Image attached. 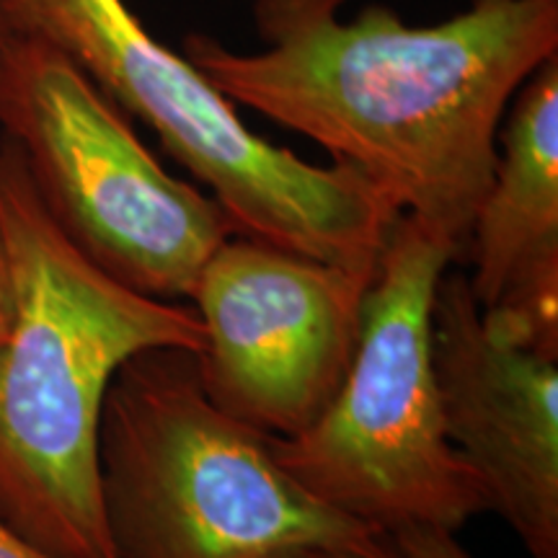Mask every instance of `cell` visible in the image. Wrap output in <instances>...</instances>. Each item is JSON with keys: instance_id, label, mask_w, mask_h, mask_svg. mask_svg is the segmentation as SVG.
Returning a JSON list of instances; mask_svg holds the SVG:
<instances>
[{"instance_id": "6da1fadb", "label": "cell", "mask_w": 558, "mask_h": 558, "mask_svg": "<svg viewBox=\"0 0 558 558\" xmlns=\"http://www.w3.org/2000/svg\"><path fill=\"white\" fill-rule=\"evenodd\" d=\"M251 0L259 52L207 34L184 58L235 107L313 140L465 254L509 101L558 54V0H478L432 26L388 5Z\"/></svg>"}, {"instance_id": "7a4b0ae2", "label": "cell", "mask_w": 558, "mask_h": 558, "mask_svg": "<svg viewBox=\"0 0 558 558\" xmlns=\"http://www.w3.org/2000/svg\"><path fill=\"white\" fill-rule=\"evenodd\" d=\"M0 235L13 282L0 341V518L54 558H117L99 465L109 386L145 349L199 352L202 320L192 305L143 295L86 259L5 140Z\"/></svg>"}, {"instance_id": "3957f363", "label": "cell", "mask_w": 558, "mask_h": 558, "mask_svg": "<svg viewBox=\"0 0 558 558\" xmlns=\"http://www.w3.org/2000/svg\"><path fill=\"white\" fill-rule=\"evenodd\" d=\"M0 37L41 41L73 60L130 120L156 132L235 235L373 277L401 209L352 166L308 163L256 135L128 0H0Z\"/></svg>"}, {"instance_id": "277c9868", "label": "cell", "mask_w": 558, "mask_h": 558, "mask_svg": "<svg viewBox=\"0 0 558 558\" xmlns=\"http://www.w3.org/2000/svg\"><path fill=\"white\" fill-rule=\"evenodd\" d=\"M99 465L117 558H282L386 538L305 492L275 437L215 407L190 349H145L117 369Z\"/></svg>"}, {"instance_id": "5b68a950", "label": "cell", "mask_w": 558, "mask_h": 558, "mask_svg": "<svg viewBox=\"0 0 558 558\" xmlns=\"http://www.w3.org/2000/svg\"><path fill=\"white\" fill-rule=\"evenodd\" d=\"M458 259L456 243L401 213L367 284L344 383L308 429L275 437L279 463L305 492L383 535L403 525L458 533L488 512L445 429L435 375L432 308Z\"/></svg>"}, {"instance_id": "8992f818", "label": "cell", "mask_w": 558, "mask_h": 558, "mask_svg": "<svg viewBox=\"0 0 558 558\" xmlns=\"http://www.w3.org/2000/svg\"><path fill=\"white\" fill-rule=\"evenodd\" d=\"M0 140L70 243L143 295L192 300L205 262L235 235L218 202L166 171L130 117L50 45L0 37Z\"/></svg>"}, {"instance_id": "52a82bcc", "label": "cell", "mask_w": 558, "mask_h": 558, "mask_svg": "<svg viewBox=\"0 0 558 558\" xmlns=\"http://www.w3.org/2000/svg\"><path fill=\"white\" fill-rule=\"evenodd\" d=\"M369 279L271 243L230 235L192 292L209 401L271 437H295L347 378Z\"/></svg>"}, {"instance_id": "ba28073f", "label": "cell", "mask_w": 558, "mask_h": 558, "mask_svg": "<svg viewBox=\"0 0 558 558\" xmlns=\"http://www.w3.org/2000/svg\"><path fill=\"white\" fill-rule=\"evenodd\" d=\"M432 347L445 429L488 512L530 558H558V360L488 329L463 271L439 279Z\"/></svg>"}, {"instance_id": "9c48e42d", "label": "cell", "mask_w": 558, "mask_h": 558, "mask_svg": "<svg viewBox=\"0 0 558 558\" xmlns=\"http://www.w3.org/2000/svg\"><path fill=\"white\" fill-rule=\"evenodd\" d=\"M465 254L488 329L558 360V54L509 101Z\"/></svg>"}, {"instance_id": "30bf717a", "label": "cell", "mask_w": 558, "mask_h": 558, "mask_svg": "<svg viewBox=\"0 0 558 558\" xmlns=\"http://www.w3.org/2000/svg\"><path fill=\"white\" fill-rule=\"evenodd\" d=\"M388 541L399 558H473L452 530L435 525H403L388 533Z\"/></svg>"}, {"instance_id": "8fae6325", "label": "cell", "mask_w": 558, "mask_h": 558, "mask_svg": "<svg viewBox=\"0 0 558 558\" xmlns=\"http://www.w3.org/2000/svg\"><path fill=\"white\" fill-rule=\"evenodd\" d=\"M282 558H399L388 535L373 546H308Z\"/></svg>"}, {"instance_id": "7c38bea8", "label": "cell", "mask_w": 558, "mask_h": 558, "mask_svg": "<svg viewBox=\"0 0 558 558\" xmlns=\"http://www.w3.org/2000/svg\"><path fill=\"white\" fill-rule=\"evenodd\" d=\"M0 558H54L47 550L26 541L19 530H13L9 522L0 518Z\"/></svg>"}, {"instance_id": "4fadbf2b", "label": "cell", "mask_w": 558, "mask_h": 558, "mask_svg": "<svg viewBox=\"0 0 558 558\" xmlns=\"http://www.w3.org/2000/svg\"><path fill=\"white\" fill-rule=\"evenodd\" d=\"M11 313H13V282H11L9 254H5L3 235H0V341H3L5 331H9L11 326Z\"/></svg>"}, {"instance_id": "5bb4252c", "label": "cell", "mask_w": 558, "mask_h": 558, "mask_svg": "<svg viewBox=\"0 0 558 558\" xmlns=\"http://www.w3.org/2000/svg\"><path fill=\"white\" fill-rule=\"evenodd\" d=\"M471 3H478V0H471Z\"/></svg>"}]
</instances>
